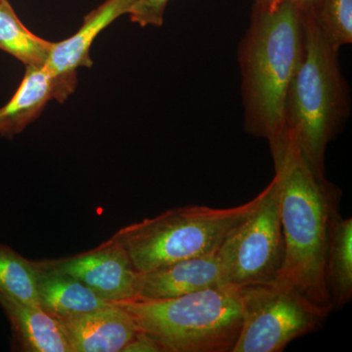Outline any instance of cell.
Listing matches in <instances>:
<instances>
[{
	"mask_svg": "<svg viewBox=\"0 0 352 352\" xmlns=\"http://www.w3.org/2000/svg\"><path fill=\"white\" fill-rule=\"evenodd\" d=\"M68 97L45 67L27 66L15 94L0 108V136L12 139L38 119L48 102L62 103Z\"/></svg>",
	"mask_w": 352,
	"mask_h": 352,
	"instance_id": "obj_12",
	"label": "cell"
},
{
	"mask_svg": "<svg viewBox=\"0 0 352 352\" xmlns=\"http://www.w3.org/2000/svg\"><path fill=\"white\" fill-rule=\"evenodd\" d=\"M319 0H254V6L263 9L274 8L282 3H291L300 11L314 10Z\"/></svg>",
	"mask_w": 352,
	"mask_h": 352,
	"instance_id": "obj_21",
	"label": "cell"
},
{
	"mask_svg": "<svg viewBox=\"0 0 352 352\" xmlns=\"http://www.w3.org/2000/svg\"><path fill=\"white\" fill-rule=\"evenodd\" d=\"M242 324L232 352H279L314 332L328 315L284 282L242 287Z\"/></svg>",
	"mask_w": 352,
	"mask_h": 352,
	"instance_id": "obj_6",
	"label": "cell"
},
{
	"mask_svg": "<svg viewBox=\"0 0 352 352\" xmlns=\"http://www.w3.org/2000/svg\"><path fill=\"white\" fill-rule=\"evenodd\" d=\"M122 352H164L159 342L149 333L138 330Z\"/></svg>",
	"mask_w": 352,
	"mask_h": 352,
	"instance_id": "obj_20",
	"label": "cell"
},
{
	"mask_svg": "<svg viewBox=\"0 0 352 352\" xmlns=\"http://www.w3.org/2000/svg\"><path fill=\"white\" fill-rule=\"evenodd\" d=\"M219 252V251H217ZM177 261L139 272L135 300H164L228 285L219 254Z\"/></svg>",
	"mask_w": 352,
	"mask_h": 352,
	"instance_id": "obj_10",
	"label": "cell"
},
{
	"mask_svg": "<svg viewBox=\"0 0 352 352\" xmlns=\"http://www.w3.org/2000/svg\"><path fill=\"white\" fill-rule=\"evenodd\" d=\"M136 0H106L88 14L80 29L71 38L53 43L45 69L69 95L75 91L76 72L94 65L90 58L92 43L99 34L124 14H129Z\"/></svg>",
	"mask_w": 352,
	"mask_h": 352,
	"instance_id": "obj_9",
	"label": "cell"
},
{
	"mask_svg": "<svg viewBox=\"0 0 352 352\" xmlns=\"http://www.w3.org/2000/svg\"><path fill=\"white\" fill-rule=\"evenodd\" d=\"M275 173L280 178L285 258L278 281L295 287L322 312L333 311L326 285L329 228L340 210L342 192L310 170L289 144Z\"/></svg>",
	"mask_w": 352,
	"mask_h": 352,
	"instance_id": "obj_2",
	"label": "cell"
},
{
	"mask_svg": "<svg viewBox=\"0 0 352 352\" xmlns=\"http://www.w3.org/2000/svg\"><path fill=\"white\" fill-rule=\"evenodd\" d=\"M302 11L291 3L252 6L251 24L238 48L245 131L265 139L274 168L289 149L285 108L305 52Z\"/></svg>",
	"mask_w": 352,
	"mask_h": 352,
	"instance_id": "obj_1",
	"label": "cell"
},
{
	"mask_svg": "<svg viewBox=\"0 0 352 352\" xmlns=\"http://www.w3.org/2000/svg\"><path fill=\"white\" fill-rule=\"evenodd\" d=\"M39 263L75 278L106 302L135 300L139 271L132 265L124 247L113 237L90 251Z\"/></svg>",
	"mask_w": 352,
	"mask_h": 352,
	"instance_id": "obj_8",
	"label": "cell"
},
{
	"mask_svg": "<svg viewBox=\"0 0 352 352\" xmlns=\"http://www.w3.org/2000/svg\"><path fill=\"white\" fill-rule=\"evenodd\" d=\"M57 320L69 352H122L138 331L131 315L115 302Z\"/></svg>",
	"mask_w": 352,
	"mask_h": 352,
	"instance_id": "obj_11",
	"label": "cell"
},
{
	"mask_svg": "<svg viewBox=\"0 0 352 352\" xmlns=\"http://www.w3.org/2000/svg\"><path fill=\"white\" fill-rule=\"evenodd\" d=\"M0 307L10 323L13 342L20 351L69 352L59 322L38 305L21 302L0 291Z\"/></svg>",
	"mask_w": 352,
	"mask_h": 352,
	"instance_id": "obj_13",
	"label": "cell"
},
{
	"mask_svg": "<svg viewBox=\"0 0 352 352\" xmlns=\"http://www.w3.org/2000/svg\"><path fill=\"white\" fill-rule=\"evenodd\" d=\"M219 254L228 285L242 288L270 283L279 276L285 258L280 178L261 192L251 215L224 241Z\"/></svg>",
	"mask_w": 352,
	"mask_h": 352,
	"instance_id": "obj_7",
	"label": "cell"
},
{
	"mask_svg": "<svg viewBox=\"0 0 352 352\" xmlns=\"http://www.w3.org/2000/svg\"><path fill=\"white\" fill-rule=\"evenodd\" d=\"M302 15L305 52L287 95L285 132L310 170L326 178V150L349 117V89L339 50L325 38L311 10Z\"/></svg>",
	"mask_w": 352,
	"mask_h": 352,
	"instance_id": "obj_3",
	"label": "cell"
},
{
	"mask_svg": "<svg viewBox=\"0 0 352 352\" xmlns=\"http://www.w3.org/2000/svg\"><path fill=\"white\" fill-rule=\"evenodd\" d=\"M261 193L237 207L190 205L120 228L112 237L126 250L132 265L148 272L219 251L228 236L254 212Z\"/></svg>",
	"mask_w": 352,
	"mask_h": 352,
	"instance_id": "obj_5",
	"label": "cell"
},
{
	"mask_svg": "<svg viewBox=\"0 0 352 352\" xmlns=\"http://www.w3.org/2000/svg\"><path fill=\"white\" fill-rule=\"evenodd\" d=\"M53 43L32 34L21 22L8 0H0V50L25 66L43 67Z\"/></svg>",
	"mask_w": 352,
	"mask_h": 352,
	"instance_id": "obj_16",
	"label": "cell"
},
{
	"mask_svg": "<svg viewBox=\"0 0 352 352\" xmlns=\"http://www.w3.org/2000/svg\"><path fill=\"white\" fill-rule=\"evenodd\" d=\"M312 14L329 43L340 50L352 43V0H319Z\"/></svg>",
	"mask_w": 352,
	"mask_h": 352,
	"instance_id": "obj_18",
	"label": "cell"
},
{
	"mask_svg": "<svg viewBox=\"0 0 352 352\" xmlns=\"http://www.w3.org/2000/svg\"><path fill=\"white\" fill-rule=\"evenodd\" d=\"M170 0H136L129 15L131 22L144 28L147 25L161 27L164 15Z\"/></svg>",
	"mask_w": 352,
	"mask_h": 352,
	"instance_id": "obj_19",
	"label": "cell"
},
{
	"mask_svg": "<svg viewBox=\"0 0 352 352\" xmlns=\"http://www.w3.org/2000/svg\"><path fill=\"white\" fill-rule=\"evenodd\" d=\"M38 261H30L0 243V291L21 302L38 305Z\"/></svg>",
	"mask_w": 352,
	"mask_h": 352,
	"instance_id": "obj_17",
	"label": "cell"
},
{
	"mask_svg": "<svg viewBox=\"0 0 352 352\" xmlns=\"http://www.w3.org/2000/svg\"><path fill=\"white\" fill-rule=\"evenodd\" d=\"M325 279L333 310L342 309L352 298V219H344L340 210L329 228Z\"/></svg>",
	"mask_w": 352,
	"mask_h": 352,
	"instance_id": "obj_15",
	"label": "cell"
},
{
	"mask_svg": "<svg viewBox=\"0 0 352 352\" xmlns=\"http://www.w3.org/2000/svg\"><path fill=\"white\" fill-rule=\"evenodd\" d=\"M38 264V305L51 316L69 318L112 305L75 278Z\"/></svg>",
	"mask_w": 352,
	"mask_h": 352,
	"instance_id": "obj_14",
	"label": "cell"
},
{
	"mask_svg": "<svg viewBox=\"0 0 352 352\" xmlns=\"http://www.w3.org/2000/svg\"><path fill=\"white\" fill-rule=\"evenodd\" d=\"M164 352H232L242 324L241 291L232 285L164 300L115 302Z\"/></svg>",
	"mask_w": 352,
	"mask_h": 352,
	"instance_id": "obj_4",
	"label": "cell"
}]
</instances>
